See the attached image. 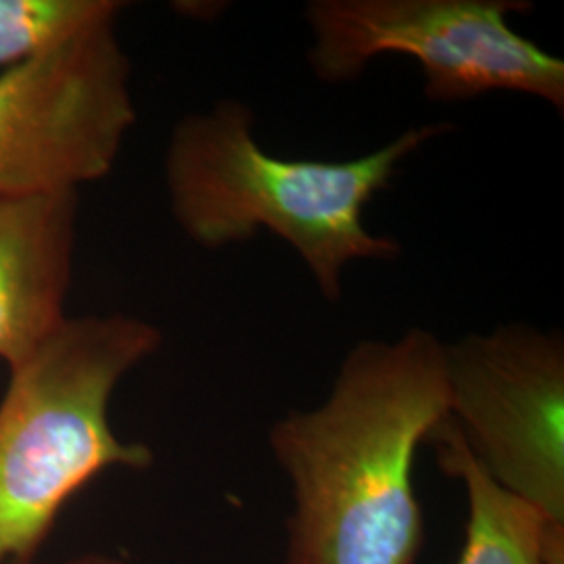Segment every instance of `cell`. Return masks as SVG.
<instances>
[{
	"label": "cell",
	"instance_id": "6da1fadb",
	"mask_svg": "<svg viewBox=\"0 0 564 564\" xmlns=\"http://www.w3.org/2000/svg\"><path fill=\"white\" fill-rule=\"evenodd\" d=\"M449 419L445 343L424 328L356 343L326 400L270 426L293 491L282 564H414V458Z\"/></svg>",
	"mask_w": 564,
	"mask_h": 564
},
{
	"label": "cell",
	"instance_id": "7a4b0ae2",
	"mask_svg": "<svg viewBox=\"0 0 564 564\" xmlns=\"http://www.w3.org/2000/svg\"><path fill=\"white\" fill-rule=\"evenodd\" d=\"M256 113L237 99L176 123L165 151V188L182 232L203 249H226L268 230L291 245L321 295L337 303L354 262H393L402 245L375 235L364 207L384 191L400 163L452 123H423L347 162L286 160L263 151Z\"/></svg>",
	"mask_w": 564,
	"mask_h": 564
},
{
	"label": "cell",
	"instance_id": "3957f363",
	"mask_svg": "<svg viewBox=\"0 0 564 564\" xmlns=\"http://www.w3.org/2000/svg\"><path fill=\"white\" fill-rule=\"evenodd\" d=\"M160 345V328L134 316L65 318L11 368L0 402V564L28 563L65 502L102 470L153 464L147 445L116 437L109 400Z\"/></svg>",
	"mask_w": 564,
	"mask_h": 564
},
{
	"label": "cell",
	"instance_id": "277c9868",
	"mask_svg": "<svg viewBox=\"0 0 564 564\" xmlns=\"http://www.w3.org/2000/svg\"><path fill=\"white\" fill-rule=\"evenodd\" d=\"M531 9L524 0H312L310 65L318 80L343 84L370 61L405 55L421 65L431 101L517 93L563 113L564 61L508 21Z\"/></svg>",
	"mask_w": 564,
	"mask_h": 564
},
{
	"label": "cell",
	"instance_id": "5b68a950",
	"mask_svg": "<svg viewBox=\"0 0 564 564\" xmlns=\"http://www.w3.org/2000/svg\"><path fill=\"white\" fill-rule=\"evenodd\" d=\"M116 20L0 72V197L69 195L113 170L137 121Z\"/></svg>",
	"mask_w": 564,
	"mask_h": 564
},
{
	"label": "cell",
	"instance_id": "8992f818",
	"mask_svg": "<svg viewBox=\"0 0 564 564\" xmlns=\"http://www.w3.org/2000/svg\"><path fill=\"white\" fill-rule=\"evenodd\" d=\"M449 421L485 473L564 547V339L505 324L445 345Z\"/></svg>",
	"mask_w": 564,
	"mask_h": 564
},
{
	"label": "cell",
	"instance_id": "52a82bcc",
	"mask_svg": "<svg viewBox=\"0 0 564 564\" xmlns=\"http://www.w3.org/2000/svg\"><path fill=\"white\" fill-rule=\"evenodd\" d=\"M78 193L0 197V358L23 362L67 316Z\"/></svg>",
	"mask_w": 564,
	"mask_h": 564
},
{
	"label": "cell",
	"instance_id": "ba28073f",
	"mask_svg": "<svg viewBox=\"0 0 564 564\" xmlns=\"http://www.w3.org/2000/svg\"><path fill=\"white\" fill-rule=\"evenodd\" d=\"M437 460L466 489L468 523L458 564H564V547L550 535L544 519L496 484L449 419L429 437Z\"/></svg>",
	"mask_w": 564,
	"mask_h": 564
},
{
	"label": "cell",
	"instance_id": "9c48e42d",
	"mask_svg": "<svg viewBox=\"0 0 564 564\" xmlns=\"http://www.w3.org/2000/svg\"><path fill=\"white\" fill-rule=\"evenodd\" d=\"M121 9L118 0H0V72L118 18Z\"/></svg>",
	"mask_w": 564,
	"mask_h": 564
},
{
	"label": "cell",
	"instance_id": "30bf717a",
	"mask_svg": "<svg viewBox=\"0 0 564 564\" xmlns=\"http://www.w3.org/2000/svg\"><path fill=\"white\" fill-rule=\"evenodd\" d=\"M69 564H123L118 558H109V556H84L80 561H74Z\"/></svg>",
	"mask_w": 564,
	"mask_h": 564
}]
</instances>
